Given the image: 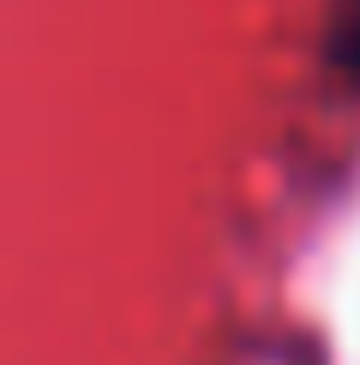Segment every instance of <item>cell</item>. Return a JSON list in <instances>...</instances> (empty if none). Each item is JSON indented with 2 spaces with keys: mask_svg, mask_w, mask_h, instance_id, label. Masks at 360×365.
Instances as JSON below:
<instances>
[{
  "mask_svg": "<svg viewBox=\"0 0 360 365\" xmlns=\"http://www.w3.org/2000/svg\"><path fill=\"white\" fill-rule=\"evenodd\" d=\"M330 60L360 84V0H342L330 19Z\"/></svg>",
  "mask_w": 360,
  "mask_h": 365,
  "instance_id": "1",
  "label": "cell"
}]
</instances>
